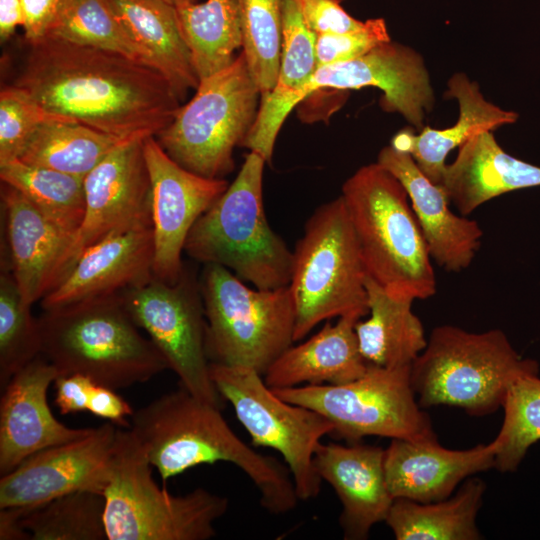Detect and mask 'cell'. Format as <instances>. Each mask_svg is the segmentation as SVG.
<instances>
[{
	"instance_id": "1f68e13d",
	"label": "cell",
	"mask_w": 540,
	"mask_h": 540,
	"mask_svg": "<svg viewBox=\"0 0 540 540\" xmlns=\"http://www.w3.org/2000/svg\"><path fill=\"white\" fill-rule=\"evenodd\" d=\"M174 7L199 81L228 67L242 47L237 0L186 1Z\"/></svg>"
},
{
	"instance_id": "ac0fdd59",
	"label": "cell",
	"mask_w": 540,
	"mask_h": 540,
	"mask_svg": "<svg viewBox=\"0 0 540 540\" xmlns=\"http://www.w3.org/2000/svg\"><path fill=\"white\" fill-rule=\"evenodd\" d=\"M58 375L56 367L40 354L1 390V476L39 451L91 432L92 428H70L54 417L47 392Z\"/></svg>"
},
{
	"instance_id": "3957f363",
	"label": "cell",
	"mask_w": 540,
	"mask_h": 540,
	"mask_svg": "<svg viewBox=\"0 0 540 540\" xmlns=\"http://www.w3.org/2000/svg\"><path fill=\"white\" fill-rule=\"evenodd\" d=\"M41 354L59 374L79 373L114 390L144 383L169 365L144 337L120 294L43 310Z\"/></svg>"
},
{
	"instance_id": "ba28073f",
	"label": "cell",
	"mask_w": 540,
	"mask_h": 540,
	"mask_svg": "<svg viewBox=\"0 0 540 540\" xmlns=\"http://www.w3.org/2000/svg\"><path fill=\"white\" fill-rule=\"evenodd\" d=\"M367 272L341 196L319 206L293 251L294 342L334 317L369 314Z\"/></svg>"
},
{
	"instance_id": "6da1fadb",
	"label": "cell",
	"mask_w": 540,
	"mask_h": 540,
	"mask_svg": "<svg viewBox=\"0 0 540 540\" xmlns=\"http://www.w3.org/2000/svg\"><path fill=\"white\" fill-rule=\"evenodd\" d=\"M23 44L11 85L56 116L144 138L165 129L181 106L157 71L128 56L50 35Z\"/></svg>"
},
{
	"instance_id": "277c9868",
	"label": "cell",
	"mask_w": 540,
	"mask_h": 540,
	"mask_svg": "<svg viewBox=\"0 0 540 540\" xmlns=\"http://www.w3.org/2000/svg\"><path fill=\"white\" fill-rule=\"evenodd\" d=\"M367 275L389 295L426 299L436 293L431 256L401 182L377 162L342 186Z\"/></svg>"
},
{
	"instance_id": "f6af8a7d",
	"label": "cell",
	"mask_w": 540,
	"mask_h": 540,
	"mask_svg": "<svg viewBox=\"0 0 540 540\" xmlns=\"http://www.w3.org/2000/svg\"><path fill=\"white\" fill-rule=\"evenodd\" d=\"M24 24L22 0H0V40L6 42Z\"/></svg>"
},
{
	"instance_id": "f35d334b",
	"label": "cell",
	"mask_w": 540,
	"mask_h": 540,
	"mask_svg": "<svg viewBox=\"0 0 540 540\" xmlns=\"http://www.w3.org/2000/svg\"><path fill=\"white\" fill-rule=\"evenodd\" d=\"M56 118L63 117L47 112L24 89L11 84L2 87L0 92V164L18 159L39 126Z\"/></svg>"
},
{
	"instance_id": "ffe728a7",
	"label": "cell",
	"mask_w": 540,
	"mask_h": 540,
	"mask_svg": "<svg viewBox=\"0 0 540 540\" xmlns=\"http://www.w3.org/2000/svg\"><path fill=\"white\" fill-rule=\"evenodd\" d=\"M498 447L497 438L466 450L447 449L437 438L391 439L384 453L388 490L394 499L420 503L446 499L464 479L493 468Z\"/></svg>"
},
{
	"instance_id": "c3c4849f",
	"label": "cell",
	"mask_w": 540,
	"mask_h": 540,
	"mask_svg": "<svg viewBox=\"0 0 540 540\" xmlns=\"http://www.w3.org/2000/svg\"><path fill=\"white\" fill-rule=\"evenodd\" d=\"M336 1H338V2H340V3H341V2H342V1H344V0H336Z\"/></svg>"
},
{
	"instance_id": "9a60e30c",
	"label": "cell",
	"mask_w": 540,
	"mask_h": 540,
	"mask_svg": "<svg viewBox=\"0 0 540 540\" xmlns=\"http://www.w3.org/2000/svg\"><path fill=\"white\" fill-rule=\"evenodd\" d=\"M118 428L107 422L84 437L25 459L0 479V509L35 506L76 492L104 494L113 468Z\"/></svg>"
},
{
	"instance_id": "484cf974",
	"label": "cell",
	"mask_w": 540,
	"mask_h": 540,
	"mask_svg": "<svg viewBox=\"0 0 540 540\" xmlns=\"http://www.w3.org/2000/svg\"><path fill=\"white\" fill-rule=\"evenodd\" d=\"M446 97L459 103L457 122L445 129L424 126L419 134L410 128L399 131L391 146L411 155L419 169L433 183L441 185L446 170L445 159L472 136L492 131L518 120V113L504 110L487 101L476 82L463 73L454 74L447 83Z\"/></svg>"
},
{
	"instance_id": "e575fe53",
	"label": "cell",
	"mask_w": 540,
	"mask_h": 540,
	"mask_svg": "<svg viewBox=\"0 0 540 540\" xmlns=\"http://www.w3.org/2000/svg\"><path fill=\"white\" fill-rule=\"evenodd\" d=\"M242 53L261 95L269 93L278 77L282 47L283 0H237Z\"/></svg>"
},
{
	"instance_id": "f1b7e54d",
	"label": "cell",
	"mask_w": 540,
	"mask_h": 540,
	"mask_svg": "<svg viewBox=\"0 0 540 540\" xmlns=\"http://www.w3.org/2000/svg\"><path fill=\"white\" fill-rule=\"evenodd\" d=\"M365 283L370 316L355 324L362 356L380 367L412 364L427 345L424 327L411 309L414 300L389 295L368 275Z\"/></svg>"
},
{
	"instance_id": "8d00e7d4",
	"label": "cell",
	"mask_w": 540,
	"mask_h": 540,
	"mask_svg": "<svg viewBox=\"0 0 540 540\" xmlns=\"http://www.w3.org/2000/svg\"><path fill=\"white\" fill-rule=\"evenodd\" d=\"M41 354L38 318L24 304L11 271L0 274V387Z\"/></svg>"
},
{
	"instance_id": "d4e9b609",
	"label": "cell",
	"mask_w": 540,
	"mask_h": 540,
	"mask_svg": "<svg viewBox=\"0 0 540 540\" xmlns=\"http://www.w3.org/2000/svg\"><path fill=\"white\" fill-rule=\"evenodd\" d=\"M440 186L466 216L504 193L540 186V167L508 154L491 131H484L459 147Z\"/></svg>"
},
{
	"instance_id": "d6a6232c",
	"label": "cell",
	"mask_w": 540,
	"mask_h": 540,
	"mask_svg": "<svg viewBox=\"0 0 540 540\" xmlns=\"http://www.w3.org/2000/svg\"><path fill=\"white\" fill-rule=\"evenodd\" d=\"M0 178L20 191L58 229L74 237L85 213L84 178L19 159L0 164Z\"/></svg>"
},
{
	"instance_id": "4fadbf2b",
	"label": "cell",
	"mask_w": 540,
	"mask_h": 540,
	"mask_svg": "<svg viewBox=\"0 0 540 540\" xmlns=\"http://www.w3.org/2000/svg\"><path fill=\"white\" fill-rule=\"evenodd\" d=\"M120 296L133 321L165 357L180 386L221 408L223 398L210 376L206 318L195 270L184 263L176 283L153 277Z\"/></svg>"
},
{
	"instance_id": "4316f807",
	"label": "cell",
	"mask_w": 540,
	"mask_h": 540,
	"mask_svg": "<svg viewBox=\"0 0 540 540\" xmlns=\"http://www.w3.org/2000/svg\"><path fill=\"white\" fill-rule=\"evenodd\" d=\"M355 317L329 321L299 345H291L263 375L271 389L303 385H341L361 377L368 368L355 332Z\"/></svg>"
},
{
	"instance_id": "603a6c76",
	"label": "cell",
	"mask_w": 540,
	"mask_h": 540,
	"mask_svg": "<svg viewBox=\"0 0 540 540\" xmlns=\"http://www.w3.org/2000/svg\"><path fill=\"white\" fill-rule=\"evenodd\" d=\"M1 206L9 250V261L1 265L11 271L24 304L31 307L55 287L59 265L73 238L5 183L1 185Z\"/></svg>"
},
{
	"instance_id": "8fae6325",
	"label": "cell",
	"mask_w": 540,
	"mask_h": 540,
	"mask_svg": "<svg viewBox=\"0 0 540 540\" xmlns=\"http://www.w3.org/2000/svg\"><path fill=\"white\" fill-rule=\"evenodd\" d=\"M411 365L368 364L358 379L341 385L272 389L284 401L312 409L334 426L332 435L352 443L366 436L434 439L432 423L415 400Z\"/></svg>"
},
{
	"instance_id": "52a82bcc",
	"label": "cell",
	"mask_w": 540,
	"mask_h": 540,
	"mask_svg": "<svg viewBox=\"0 0 540 540\" xmlns=\"http://www.w3.org/2000/svg\"><path fill=\"white\" fill-rule=\"evenodd\" d=\"M152 465L131 429L118 428L112 475L105 488L108 540H208L229 507L204 488L172 495L152 478Z\"/></svg>"
},
{
	"instance_id": "44dd1931",
	"label": "cell",
	"mask_w": 540,
	"mask_h": 540,
	"mask_svg": "<svg viewBox=\"0 0 540 540\" xmlns=\"http://www.w3.org/2000/svg\"><path fill=\"white\" fill-rule=\"evenodd\" d=\"M385 449L352 443H320L314 467L334 489L342 505L339 524L346 540H364L385 521L394 501L384 471Z\"/></svg>"
},
{
	"instance_id": "7a4b0ae2",
	"label": "cell",
	"mask_w": 540,
	"mask_h": 540,
	"mask_svg": "<svg viewBox=\"0 0 540 540\" xmlns=\"http://www.w3.org/2000/svg\"><path fill=\"white\" fill-rule=\"evenodd\" d=\"M220 409L180 386L134 411L129 429L163 481L195 466L227 462L247 475L268 513L292 511L299 498L288 467L247 445Z\"/></svg>"
},
{
	"instance_id": "5b68a950",
	"label": "cell",
	"mask_w": 540,
	"mask_h": 540,
	"mask_svg": "<svg viewBox=\"0 0 540 540\" xmlns=\"http://www.w3.org/2000/svg\"><path fill=\"white\" fill-rule=\"evenodd\" d=\"M266 160L250 151L234 181L198 218L184 252L218 264L258 289L288 286L293 252L270 227L263 204Z\"/></svg>"
},
{
	"instance_id": "ee69618b",
	"label": "cell",
	"mask_w": 540,
	"mask_h": 540,
	"mask_svg": "<svg viewBox=\"0 0 540 540\" xmlns=\"http://www.w3.org/2000/svg\"><path fill=\"white\" fill-rule=\"evenodd\" d=\"M61 0H22L24 38L38 40L47 35Z\"/></svg>"
},
{
	"instance_id": "7c38bea8",
	"label": "cell",
	"mask_w": 540,
	"mask_h": 540,
	"mask_svg": "<svg viewBox=\"0 0 540 540\" xmlns=\"http://www.w3.org/2000/svg\"><path fill=\"white\" fill-rule=\"evenodd\" d=\"M211 379L247 430L255 447H268L283 457L299 500L316 498L322 479L314 467L321 439L333 424L320 413L284 401L256 370L210 362Z\"/></svg>"
},
{
	"instance_id": "7402d4cb",
	"label": "cell",
	"mask_w": 540,
	"mask_h": 540,
	"mask_svg": "<svg viewBox=\"0 0 540 540\" xmlns=\"http://www.w3.org/2000/svg\"><path fill=\"white\" fill-rule=\"evenodd\" d=\"M377 163L404 186L431 258L446 271L468 268L483 236L477 221L455 214L444 189L430 181L408 153L386 146Z\"/></svg>"
},
{
	"instance_id": "7dc6e473",
	"label": "cell",
	"mask_w": 540,
	"mask_h": 540,
	"mask_svg": "<svg viewBox=\"0 0 540 540\" xmlns=\"http://www.w3.org/2000/svg\"><path fill=\"white\" fill-rule=\"evenodd\" d=\"M172 5H177L179 3H182V2H186V1H196V0H164Z\"/></svg>"
},
{
	"instance_id": "83f0119b",
	"label": "cell",
	"mask_w": 540,
	"mask_h": 540,
	"mask_svg": "<svg viewBox=\"0 0 540 540\" xmlns=\"http://www.w3.org/2000/svg\"><path fill=\"white\" fill-rule=\"evenodd\" d=\"M143 64L157 71L180 101L199 77L174 5L164 0H107Z\"/></svg>"
},
{
	"instance_id": "f546056e",
	"label": "cell",
	"mask_w": 540,
	"mask_h": 540,
	"mask_svg": "<svg viewBox=\"0 0 540 540\" xmlns=\"http://www.w3.org/2000/svg\"><path fill=\"white\" fill-rule=\"evenodd\" d=\"M485 490L481 479L469 478L454 496L440 501L396 498L385 522L397 540H478L476 517Z\"/></svg>"
},
{
	"instance_id": "ab89813d",
	"label": "cell",
	"mask_w": 540,
	"mask_h": 540,
	"mask_svg": "<svg viewBox=\"0 0 540 540\" xmlns=\"http://www.w3.org/2000/svg\"><path fill=\"white\" fill-rule=\"evenodd\" d=\"M390 40L383 18L368 19L355 31L316 35L317 68L353 60Z\"/></svg>"
},
{
	"instance_id": "bcb514c9",
	"label": "cell",
	"mask_w": 540,
	"mask_h": 540,
	"mask_svg": "<svg viewBox=\"0 0 540 540\" xmlns=\"http://www.w3.org/2000/svg\"><path fill=\"white\" fill-rule=\"evenodd\" d=\"M0 539L30 540V535L19 523V511L17 507L0 509Z\"/></svg>"
},
{
	"instance_id": "836d02e7",
	"label": "cell",
	"mask_w": 540,
	"mask_h": 540,
	"mask_svg": "<svg viewBox=\"0 0 540 540\" xmlns=\"http://www.w3.org/2000/svg\"><path fill=\"white\" fill-rule=\"evenodd\" d=\"M17 508L19 523L30 540H108L101 493L76 491Z\"/></svg>"
},
{
	"instance_id": "d6986e66",
	"label": "cell",
	"mask_w": 540,
	"mask_h": 540,
	"mask_svg": "<svg viewBox=\"0 0 540 540\" xmlns=\"http://www.w3.org/2000/svg\"><path fill=\"white\" fill-rule=\"evenodd\" d=\"M152 225L109 236L87 248L63 280L41 300L43 310L116 295L153 275Z\"/></svg>"
},
{
	"instance_id": "b9f144b4",
	"label": "cell",
	"mask_w": 540,
	"mask_h": 540,
	"mask_svg": "<svg viewBox=\"0 0 540 540\" xmlns=\"http://www.w3.org/2000/svg\"><path fill=\"white\" fill-rule=\"evenodd\" d=\"M97 383L79 374H59L54 380L55 403L62 415L88 411L91 392Z\"/></svg>"
},
{
	"instance_id": "8992f818",
	"label": "cell",
	"mask_w": 540,
	"mask_h": 540,
	"mask_svg": "<svg viewBox=\"0 0 540 540\" xmlns=\"http://www.w3.org/2000/svg\"><path fill=\"white\" fill-rule=\"evenodd\" d=\"M538 371V363L522 358L499 329L474 333L442 325L413 361L410 379L421 408L448 405L485 416L502 407L516 379Z\"/></svg>"
},
{
	"instance_id": "d590c367",
	"label": "cell",
	"mask_w": 540,
	"mask_h": 540,
	"mask_svg": "<svg viewBox=\"0 0 540 540\" xmlns=\"http://www.w3.org/2000/svg\"><path fill=\"white\" fill-rule=\"evenodd\" d=\"M47 35L141 62L107 0H61Z\"/></svg>"
},
{
	"instance_id": "74e56055",
	"label": "cell",
	"mask_w": 540,
	"mask_h": 540,
	"mask_svg": "<svg viewBox=\"0 0 540 540\" xmlns=\"http://www.w3.org/2000/svg\"><path fill=\"white\" fill-rule=\"evenodd\" d=\"M504 420L497 435L499 447L494 467L514 472L529 447L540 440V378L528 374L509 387L504 403Z\"/></svg>"
},
{
	"instance_id": "60d3db41",
	"label": "cell",
	"mask_w": 540,
	"mask_h": 540,
	"mask_svg": "<svg viewBox=\"0 0 540 540\" xmlns=\"http://www.w3.org/2000/svg\"><path fill=\"white\" fill-rule=\"evenodd\" d=\"M308 28L316 35L346 33L363 27L360 21L349 15L336 0H295Z\"/></svg>"
},
{
	"instance_id": "5bb4252c",
	"label": "cell",
	"mask_w": 540,
	"mask_h": 540,
	"mask_svg": "<svg viewBox=\"0 0 540 540\" xmlns=\"http://www.w3.org/2000/svg\"><path fill=\"white\" fill-rule=\"evenodd\" d=\"M145 138L124 142L85 176L84 218L59 265L55 287L90 246L114 234L152 225Z\"/></svg>"
},
{
	"instance_id": "2e32d148",
	"label": "cell",
	"mask_w": 540,
	"mask_h": 540,
	"mask_svg": "<svg viewBox=\"0 0 540 540\" xmlns=\"http://www.w3.org/2000/svg\"><path fill=\"white\" fill-rule=\"evenodd\" d=\"M143 148L151 183L153 275L174 284L183 270L182 252L190 230L229 183L224 178L203 177L180 166L155 136L146 137Z\"/></svg>"
},
{
	"instance_id": "cb8c5ba5",
	"label": "cell",
	"mask_w": 540,
	"mask_h": 540,
	"mask_svg": "<svg viewBox=\"0 0 540 540\" xmlns=\"http://www.w3.org/2000/svg\"><path fill=\"white\" fill-rule=\"evenodd\" d=\"M282 47L277 82L261 95L255 122L242 147L272 159L275 142L288 114L317 69L316 34L304 22L295 0H283Z\"/></svg>"
},
{
	"instance_id": "30bf717a",
	"label": "cell",
	"mask_w": 540,
	"mask_h": 540,
	"mask_svg": "<svg viewBox=\"0 0 540 540\" xmlns=\"http://www.w3.org/2000/svg\"><path fill=\"white\" fill-rule=\"evenodd\" d=\"M260 98L241 52L228 67L201 79L194 96L155 138L185 169L224 178L234 169L233 151L249 134Z\"/></svg>"
},
{
	"instance_id": "e0dca14e",
	"label": "cell",
	"mask_w": 540,
	"mask_h": 540,
	"mask_svg": "<svg viewBox=\"0 0 540 540\" xmlns=\"http://www.w3.org/2000/svg\"><path fill=\"white\" fill-rule=\"evenodd\" d=\"M363 87L379 88L383 110L398 112L418 130L423 129L425 114L434 104L428 71L419 53L391 40L353 60L318 67L302 90L300 102L319 88L349 91Z\"/></svg>"
},
{
	"instance_id": "4dcf8cb0",
	"label": "cell",
	"mask_w": 540,
	"mask_h": 540,
	"mask_svg": "<svg viewBox=\"0 0 540 540\" xmlns=\"http://www.w3.org/2000/svg\"><path fill=\"white\" fill-rule=\"evenodd\" d=\"M130 139L133 138L113 136L71 119L56 118L39 126L18 159L29 165L85 178L113 150Z\"/></svg>"
},
{
	"instance_id": "9c48e42d",
	"label": "cell",
	"mask_w": 540,
	"mask_h": 540,
	"mask_svg": "<svg viewBox=\"0 0 540 540\" xmlns=\"http://www.w3.org/2000/svg\"><path fill=\"white\" fill-rule=\"evenodd\" d=\"M199 279L209 361L264 375L294 343L296 309L289 285L252 289L212 263L204 264Z\"/></svg>"
},
{
	"instance_id": "7bdbcfd3",
	"label": "cell",
	"mask_w": 540,
	"mask_h": 540,
	"mask_svg": "<svg viewBox=\"0 0 540 540\" xmlns=\"http://www.w3.org/2000/svg\"><path fill=\"white\" fill-rule=\"evenodd\" d=\"M88 411L124 428H130L127 418L134 413L130 404L114 389L99 384H96L91 392Z\"/></svg>"
}]
</instances>
